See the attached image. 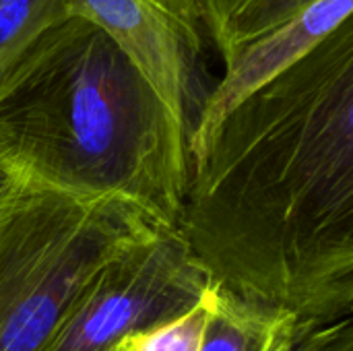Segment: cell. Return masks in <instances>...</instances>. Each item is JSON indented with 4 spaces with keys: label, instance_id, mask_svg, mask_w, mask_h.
Segmentation results:
<instances>
[{
    "label": "cell",
    "instance_id": "52a82bcc",
    "mask_svg": "<svg viewBox=\"0 0 353 351\" xmlns=\"http://www.w3.org/2000/svg\"><path fill=\"white\" fill-rule=\"evenodd\" d=\"M300 333L302 321L294 312L213 283L196 351H294Z\"/></svg>",
    "mask_w": 353,
    "mask_h": 351
},
{
    "label": "cell",
    "instance_id": "8fae6325",
    "mask_svg": "<svg viewBox=\"0 0 353 351\" xmlns=\"http://www.w3.org/2000/svg\"><path fill=\"white\" fill-rule=\"evenodd\" d=\"M294 351H353L352 317L329 325L302 323V333Z\"/></svg>",
    "mask_w": 353,
    "mask_h": 351
},
{
    "label": "cell",
    "instance_id": "9c48e42d",
    "mask_svg": "<svg viewBox=\"0 0 353 351\" xmlns=\"http://www.w3.org/2000/svg\"><path fill=\"white\" fill-rule=\"evenodd\" d=\"M68 19V0H0V95L33 48Z\"/></svg>",
    "mask_w": 353,
    "mask_h": 351
},
{
    "label": "cell",
    "instance_id": "6da1fadb",
    "mask_svg": "<svg viewBox=\"0 0 353 351\" xmlns=\"http://www.w3.org/2000/svg\"><path fill=\"white\" fill-rule=\"evenodd\" d=\"M178 230L225 290L306 325L352 317V19L234 108L190 157Z\"/></svg>",
    "mask_w": 353,
    "mask_h": 351
},
{
    "label": "cell",
    "instance_id": "8992f818",
    "mask_svg": "<svg viewBox=\"0 0 353 351\" xmlns=\"http://www.w3.org/2000/svg\"><path fill=\"white\" fill-rule=\"evenodd\" d=\"M352 10L353 0H319L290 23L240 48L225 62V74L209 91L196 116L188 134V155L201 153L234 108L312 52L329 33L352 19Z\"/></svg>",
    "mask_w": 353,
    "mask_h": 351
},
{
    "label": "cell",
    "instance_id": "7c38bea8",
    "mask_svg": "<svg viewBox=\"0 0 353 351\" xmlns=\"http://www.w3.org/2000/svg\"><path fill=\"white\" fill-rule=\"evenodd\" d=\"M12 186H14V180L0 168V203H2V199L8 194V190H10Z\"/></svg>",
    "mask_w": 353,
    "mask_h": 351
},
{
    "label": "cell",
    "instance_id": "277c9868",
    "mask_svg": "<svg viewBox=\"0 0 353 351\" xmlns=\"http://www.w3.org/2000/svg\"><path fill=\"white\" fill-rule=\"evenodd\" d=\"M211 285L180 230L155 225L89 277L43 351H112L192 308Z\"/></svg>",
    "mask_w": 353,
    "mask_h": 351
},
{
    "label": "cell",
    "instance_id": "7a4b0ae2",
    "mask_svg": "<svg viewBox=\"0 0 353 351\" xmlns=\"http://www.w3.org/2000/svg\"><path fill=\"white\" fill-rule=\"evenodd\" d=\"M0 168L17 184L122 201L178 228L188 130L101 29L68 19L0 95Z\"/></svg>",
    "mask_w": 353,
    "mask_h": 351
},
{
    "label": "cell",
    "instance_id": "30bf717a",
    "mask_svg": "<svg viewBox=\"0 0 353 351\" xmlns=\"http://www.w3.org/2000/svg\"><path fill=\"white\" fill-rule=\"evenodd\" d=\"M215 283V281H213ZM211 290V288H209ZM209 290L207 294L182 314L159 323L141 333L128 335L126 350L128 351H196L201 333L207 321L209 310Z\"/></svg>",
    "mask_w": 353,
    "mask_h": 351
},
{
    "label": "cell",
    "instance_id": "ba28073f",
    "mask_svg": "<svg viewBox=\"0 0 353 351\" xmlns=\"http://www.w3.org/2000/svg\"><path fill=\"white\" fill-rule=\"evenodd\" d=\"M319 0H199L205 35L223 64L252 39L279 29Z\"/></svg>",
    "mask_w": 353,
    "mask_h": 351
},
{
    "label": "cell",
    "instance_id": "5b68a950",
    "mask_svg": "<svg viewBox=\"0 0 353 351\" xmlns=\"http://www.w3.org/2000/svg\"><path fill=\"white\" fill-rule=\"evenodd\" d=\"M72 19L101 29L139 68L168 110L192 130L203 87L205 29L199 0H68Z\"/></svg>",
    "mask_w": 353,
    "mask_h": 351
},
{
    "label": "cell",
    "instance_id": "3957f363",
    "mask_svg": "<svg viewBox=\"0 0 353 351\" xmlns=\"http://www.w3.org/2000/svg\"><path fill=\"white\" fill-rule=\"evenodd\" d=\"M155 225L122 201L14 182L0 203V351L46 350L89 277Z\"/></svg>",
    "mask_w": 353,
    "mask_h": 351
}]
</instances>
